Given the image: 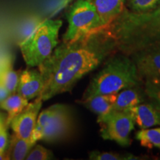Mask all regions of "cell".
<instances>
[{"instance_id": "obj_1", "label": "cell", "mask_w": 160, "mask_h": 160, "mask_svg": "<svg viewBox=\"0 0 160 160\" xmlns=\"http://www.w3.org/2000/svg\"><path fill=\"white\" fill-rule=\"evenodd\" d=\"M115 39L103 27L73 42H62L38 66L44 87L39 97L47 101L72 91L83 77L117 53Z\"/></svg>"}, {"instance_id": "obj_2", "label": "cell", "mask_w": 160, "mask_h": 160, "mask_svg": "<svg viewBox=\"0 0 160 160\" xmlns=\"http://www.w3.org/2000/svg\"><path fill=\"white\" fill-rule=\"evenodd\" d=\"M105 27L115 39L118 52L130 57L148 46L160 42V6L144 13L125 8Z\"/></svg>"}, {"instance_id": "obj_3", "label": "cell", "mask_w": 160, "mask_h": 160, "mask_svg": "<svg viewBox=\"0 0 160 160\" xmlns=\"http://www.w3.org/2000/svg\"><path fill=\"white\" fill-rule=\"evenodd\" d=\"M142 84L131 58L117 52L106 60L102 69L92 78L82 100L97 95L118 93Z\"/></svg>"}, {"instance_id": "obj_4", "label": "cell", "mask_w": 160, "mask_h": 160, "mask_svg": "<svg viewBox=\"0 0 160 160\" xmlns=\"http://www.w3.org/2000/svg\"><path fill=\"white\" fill-rule=\"evenodd\" d=\"M73 128L74 119L71 108L63 104H56L38 115L31 141L34 144L40 140L56 142L68 137Z\"/></svg>"}, {"instance_id": "obj_5", "label": "cell", "mask_w": 160, "mask_h": 160, "mask_svg": "<svg viewBox=\"0 0 160 160\" xmlns=\"http://www.w3.org/2000/svg\"><path fill=\"white\" fill-rule=\"evenodd\" d=\"M61 20L46 19L19 45L28 68L38 67L51 54L59 44Z\"/></svg>"}, {"instance_id": "obj_6", "label": "cell", "mask_w": 160, "mask_h": 160, "mask_svg": "<svg viewBox=\"0 0 160 160\" xmlns=\"http://www.w3.org/2000/svg\"><path fill=\"white\" fill-rule=\"evenodd\" d=\"M68 28L62 37V42L77 40L90 32L102 27L93 5L86 0H78L70 8L67 14Z\"/></svg>"}, {"instance_id": "obj_7", "label": "cell", "mask_w": 160, "mask_h": 160, "mask_svg": "<svg viewBox=\"0 0 160 160\" xmlns=\"http://www.w3.org/2000/svg\"><path fill=\"white\" fill-rule=\"evenodd\" d=\"M97 122L104 139L114 141L122 147L130 145V135L134 129L135 122L128 112L111 110L103 117H97Z\"/></svg>"}, {"instance_id": "obj_8", "label": "cell", "mask_w": 160, "mask_h": 160, "mask_svg": "<svg viewBox=\"0 0 160 160\" xmlns=\"http://www.w3.org/2000/svg\"><path fill=\"white\" fill-rule=\"evenodd\" d=\"M142 80L160 77V42L153 44L130 56Z\"/></svg>"}, {"instance_id": "obj_9", "label": "cell", "mask_w": 160, "mask_h": 160, "mask_svg": "<svg viewBox=\"0 0 160 160\" xmlns=\"http://www.w3.org/2000/svg\"><path fill=\"white\" fill-rule=\"evenodd\" d=\"M42 102L39 97H37L34 101L28 104L23 111L12 119L10 125L15 134L24 139L31 141Z\"/></svg>"}, {"instance_id": "obj_10", "label": "cell", "mask_w": 160, "mask_h": 160, "mask_svg": "<svg viewBox=\"0 0 160 160\" xmlns=\"http://www.w3.org/2000/svg\"><path fill=\"white\" fill-rule=\"evenodd\" d=\"M43 87V78L39 69H26L20 71L16 93L29 101L39 97Z\"/></svg>"}, {"instance_id": "obj_11", "label": "cell", "mask_w": 160, "mask_h": 160, "mask_svg": "<svg viewBox=\"0 0 160 160\" xmlns=\"http://www.w3.org/2000/svg\"><path fill=\"white\" fill-rule=\"evenodd\" d=\"M126 111L131 114L139 128L145 129L160 126V110L148 102L132 107Z\"/></svg>"}, {"instance_id": "obj_12", "label": "cell", "mask_w": 160, "mask_h": 160, "mask_svg": "<svg viewBox=\"0 0 160 160\" xmlns=\"http://www.w3.org/2000/svg\"><path fill=\"white\" fill-rule=\"evenodd\" d=\"M148 102L143 86L137 85L125 88L118 92L113 111H126L132 107Z\"/></svg>"}, {"instance_id": "obj_13", "label": "cell", "mask_w": 160, "mask_h": 160, "mask_svg": "<svg viewBox=\"0 0 160 160\" xmlns=\"http://www.w3.org/2000/svg\"><path fill=\"white\" fill-rule=\"evenodd\" d=\"M93 5L102 25L106 26L116 19L125 8V0H86Z\"/></svg>"}, {"instance_id": "obj_14", "label": "cell", "mask_w": 160, "mask_h": 160, "mask_svg": "<svg viewBox=\"0 0 160 160\" xmlns=\"http://www.w3.org/2000/svg\"><path fill=\"white\" fill-rule=\"evenodd\" d=\"M118 93L109 94L97 95L88 99L80 100L79 103L97 115V117H103L108 113L113 108Z\"/></svg>"}, {"instance_id": "obj_15", "label": "cell", "mask_w": 160, "mask_h": 160, "mask_svg": "<svg viewBox=\"0 0 160 160\" xmlns=\"http://www.w3.org/2000/svg\"><path fill=\"white\" fill-rule=\"evenodd\" d=\"M35 145L30 140L24 139L13 133L10 139L8 149L5 152L6 159H25L30 151Z\"/></svg>"}, {"instance_id": "obj_16", "label": "cell", "mask_w": 160, "mask_h": 160, "mask_svg": "<svg viewBox=\"0 0 160 160\" xmlns=\"http://www.w3.org/2000/svg\"><path fill=\"white\" fill-rule=\"evenodd\" d=\"M28 104V100L17 93L10 94L4 101L0 102V108L8 112V117L5 120V127L8 128L12 119L23 111Z\"/></svg>"}, {"instance_id": "obj_17", "label": "cell", "mask_w": 160, "mask_h": 160, "mask_svg": "<svg viewBox=\"0 0 160 160\" xmlns=\"http://www.w3.org/2000/svg\"><path fill=\"white\" fill-rule=\"evenodd\" d=\"M135 138L142 147L160 150V128L139 130L135 133Z\"/></svg>"}, {"instance_id": "obj_18", "label": "cell", "mask_w": 160, "mask_h": 160, "mask_svg": "<svg viewBox=\"0 0 160 160\" xmlns=\"http://www.w3.org/2000/svg\"><path fill=\"white\" fill-rule=\"evenodd\" d=\"M142 86L148 102L160 110V77L144 79Z\"/></svg>"}, {"instance_id": "obj_19", "label": "cell", "mask_w": 160, "mask_h": 160, "mask_svg": "<svg viewBox=\"0 0 160 160\" xmlns=\"http://www.w3.org/2000/svg\"><path fill=\"white\" fill-rule=\"evenodd\" d=\"M19 74L20 71H14L11 62L5 65L0 72V82L5 86L10 94L17 91Z\"/></svg>"}, {"instance_id": "obj_20", "label": "cell", "mask_w": 160, "mask_h": 160, "mask_svg": "<svg viewBox=\"0 0 160 160\" xmlns=\"http://www.w3.org/2000/svg\"><path fill=\"white\" fill-rule=\"evenodd\" d=\"M42 20L37 17H32L24 21L22 23L17 31V41L18 45H19L22 42L32 34L33 31L37 28L38 26L42 23Z\"/></svg>"}, {"instance_id": "obj_21", "label": "cell", "mask_w": 160, "mask_h": 160, "mask_svg": "<svg viewBox=\"0 0 160 160\" xmlns=\"http://www.w3.org/2000/svg\"><path fill=\"white\" fill-rule=\"evenodd\" d=\"M89 159L94 160H134L139 159V157L129 153L121 154L113 152L93 151L89 153Z\"/></svg>"}, {"instance_id": "obj_22", "label": "cell", "mask_w": 160, "mask_h": 160, "mask_svg": "<svg viewBox=\"0 0 160 160\" xmlns=\"http://www.w3.org/2000/svg\"><path fill=\"white\" fill-rule=\"evenodd\" d=\"M131 11L144 13L153 11L160 6V0H128Z\"/></svg>"}, {"instance_id": "obj_23", "label": "cell", "mask_w": 160, "mask_h": 160, "mask_svg": "<svg viewBox=\"0 0 160 160\" xmlns=\"http://www.w3.org/2000/svg\"><path fill=\"white\" fill-rule=\"evenodd\" d=\"M53 159V153L50 150L40 145H34L27 155L28 160H47Z\"/></svg>"}, {"instance_id": "obj_24", "label": "cell", "mask_w": 160, "mask_h": 160, "mask_svg": "<svg viewBox=\"0 0 160 160\" xmlns=\"http://www.w3.org/2000/svg\"><path fill=\"white\" fill-rule=\"evenodd\" d=\"M5 125L0 131V152H5V148L8 145V132Z\"/></svg>"}, {"instance_id": "obj_25", "label": "cell", "mask_w": 160, "mask_h": 160, "mask_svg": "<svg viewBox=\"0 0 160 160\" xmlns=\"http://www.w3.org/2000/svg\"><path fill=\"white\" fill-rule=\"evenodd\" d=\"M10 95V93L5 88V86L0 82V102L5 100Z\"/></svg>"}, {"instance_id": "obj_26", "label": "cell", "mask_w": 160, "mask_h": 160, "mask_svg": "<svg viewBox=\"0 0 160 160\" xmlns=\"http://www.w3.org/2000/svg\"><path fill=\"white\" fill-rule=\"evenodd\" d=\"M6 159L5 152H0V160Z\"/></svg>"}, {"instance_id": "obj_27", "label": "cell", "mask_w": 160, "mask_h": 160, "mask_svg": "<svg viewBox=\"0 0 160 160\" xmlns=\"http://www.w3.org/2000/svg\"><path fill=\"white\" fill-rule=\"evenodd\" d=\"M4 126H5V124L3 123L2 119V118H0V131H1L2 128Z\"/></svg>"}, {"instance_id": "obj_28", "label": "cell", "mask_w": 160, "mask_h": 160, "mask_svg": "<svg viewBox=\"0 0 160 160\" xmlns=\"http://www.w3.org/2000/svg\"><path fill=\"white\" fill-rule=\"evenodd\" d=\"M0 118H1V117H0Z\"/></svg>"}]
</instances>
